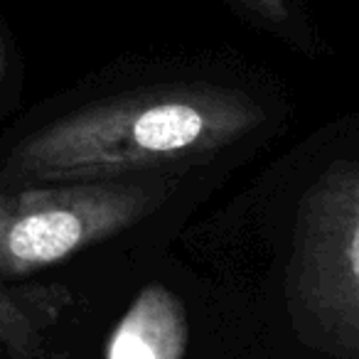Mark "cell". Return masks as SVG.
I'll return each instance as SVG.
<instances>
[{
	"label": "cell",
	"mask_w": 359,
	"mask_h": 359,
	"mask_svg": "<svg viewBox=\"0 0 359 359\" xmlns=\"http://www.w3.org/2000/svg\"><path fill=\"white\" fill-rule=\"evenodd\" d=\"M264 118L254 99L226 89L128 94L74 111L11 153L6 172L20 182H101L190 165L251 133Z\"/></svg>",
	"instance_id": "cell-1"
},
{
	"label": "cell",
	"mask_w": 359,
	"mask_h": 359,
	"mask_svg": "<svg viewBox=\"0 0 359 359\" xmlns=\"http://www.w3.org/2000/svg\"><path fill=\"white\" fill-rule=\"evenodd\" d=\"M165 182L40 187L0 172V280H18L109 239L155 210Z\"/></svg>",
	"instance_id": "cell-2"
},
{
	"label": "cell",
	"mask_w": 359,
	"mask_h": 359,
	"mask_svg": "<svg viewBox=\"0 0 359 359\" xmlns=\"http://www.w3.org/2000/svg\"><path fill=\"white\" fill-rule=\"evenodd\" d=\"M295 285L315 320L359 352V163L330 168L305 195Z\"/></svg>",
	"instance_id": "cell-3"
},
{
	"label": "cell",
	"mask_w": 359,
	"mask_h": 359,
	"mask_svg": "<svg viewBox=\"0 0 359 359\" xmlns=\"http://www.w3.org/2000/svg\"><path fill=\"white\" fill-rule=\"evenodd\" d=\"M190 325L180 298L153 283L138 293L106 344V359H185Z\"/></svg>",
	"instance_id": "cell-4"
},
{
	"label": "cell",
	"mask_w": 359,
	"mask_h": 359,
	"mask_svg": "<svg viewBox=\"0 0 359 359\" xmlns=\"http://www.w3.org/2000/svg\"><path fill=\"white\" fill-rule=\"evenodd\" d=\"M42 327L45 315L35 300L0 285V342L11 359H35L42 349Z\"/></svg>",
	"instance_id": "cell-5"
},
{
	"label": "cell",
	"mask_w": 359,
	"mask_h": 359,
	"mask_svg": "<svg viewBox=\"0 0 359 359\" xmlns=\"http://www.w3.org/2000/svg\"><path fill=\"white\" fill-rule=\"evenodd\" d=\"M241 3L249 6L259 18L273 22V25L288 22V6H285V0H241Z\"/></svg>",
	"instance_id": "cell-6"
},
{
	"label": "cell",
	"mask_w": 359,
	"mask_h": 359,
	"mask_svg": "<svg viewBox=\"0 0 359 359\" xmlns=\"http://www.w3.org/2000/svg\"><path fill=\"white\" fill-rule=\"evenodd\" d=\"M0 69H3V55H0Z\"/></svg>",
	"instance_id": "cell-7"
}]
</instances>
